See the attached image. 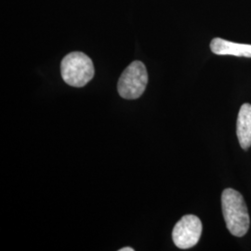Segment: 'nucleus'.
Instances as JSON below:
<instances>
[{"label": "nucleus", "instance_id": "obj_5", "mask_svg": "<svg viewBox=\"0 0 251 251\" xmlns=\"http://www.w3.org/2000/svg\"><path fill=\"white\" fill-rule=\"evenodd\" d=\"M210 50L216 55H232L251 58V45L235 43L219 37L211 41Z\"/></svg>", "mask_w": 251, "mask_h": 251}, {"label": "nucleus", "instance_id": "obj_7", "mask_svg": "<svg viewBox=\"0 0 251 251\" xmlns=\"http://www.w3.org/2000/svg\"><path fill=\"white\" fill-rule=\"evenodd\" d=\"M134 250L132 249V248H129V247H126V248H123V249H120L119 251H133Z\"/></svg>", "mask_w": 251, "mask_h": 251}, {"label": "nucleus", "instance_id": "obj_1", "mask_svg": "<svg viewBox=\"0 0 251 251\" xmlns=\"http://www.w3.org/2000/svg\"><path fill=\"white\" fill-rule=\"evenodd\" d=\"M222 206L227 229L236 237L244 236L250 229L251 219L242 195L233 189H225Z\"/></svg>", "mask_w": 251, "mask_h": 251}, {"label": "nucleus", "instance_id": "obj_2", "mask_svg": "<svg viewBox=\"0 0 251 251\" xmlns=\"http://www.w3.org/2000/svg\"><path fill=\"white\" fill-rule=\"evenodd\" d=\"M61 74L66 84L81 88L93 78L94 65L88 55L75 51L63 58L61 63Z\"/></svg>", "mask_w": 251, "mask_h": 251}, {"label": "nucleus", "instance_id": "obj_3", "mask_svg": "<svg viewBox=\"0 0 251 251\" xmlns=\"http://www.w3.org/2000/svg\"><path fill=\"white\" fill-rule=\"evenodd\" d=\"M147 83L148 74L145 65L140 61H135L122 73L117 84V90L124 99H138L143 95Z\"/></svg>", "mask_w": 251, "mask_h": 251}, {"label": "nucleus", "instance_id": "obj_4", "mask_svg": "<svg viewBox=\"0 0 251 251\" xmlns=\"http://www.w3.org/2000/svg\"><path fill=\"white\" fill-rule=\"evenodd\" d=\"M202 233V223L197 216H183L175 225L172 239L177 248L187 250L198 244Z\"/></svg>", "mask_w": 251, "mask_h": 251}, {"label": "nucleus", "instance_id": "obj_6", "mask_svg": "<svg viewBox=\"0 0 251 251\" xmlns=\"http://www.w3.org/2000/svg\"><path fill=\"white\" fill-rule=\"evenodd\" d=\"M236 133L240 146L248 150L251 146V104H243L237 117Z\"/></svg>", "mask_w": 251, "mask_h": 251}]
</instances>
